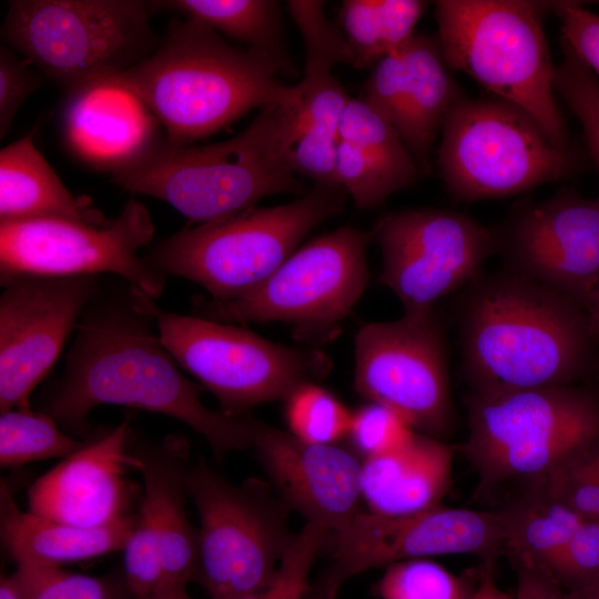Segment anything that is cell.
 <instances>
[{
  "instance_id": "cell-28",
  "label": "cell",
  "mask_w": 599,
  "mask_h": 599,
  "mask_svg": "<svg viewBox=\"0 0 599 599\" xmlns=\"http://www.w3.org/2000/svg\"><path fill=\"white\" fill-rule=\"evenodd\" d=\"M135 516L102 527L59 522L33 511L21 510L8 486L0 487V534L16 562L61 566L123 550Z\"/></svg>"
},
{
  "instance_id": "cell-37",
  "label": "cell",
  "mask_w": 599,
  "mask_h": 599,
  "mask_svg": "<svg viewBox=\"0 0 599 599\" xmlns=\"http://www.w3.org/2000/svg\"><path fill=\"white\" fill-rule=\"evenodd\" d=\"M331 536L326 528L306 522L285 551L272 580L241 599H305L312 567L328 547Z\"/></svg>"
},
{
  "instance_id": "cell-12",
  "label": "cell",
  "mask_w": 599,
  "mask_h": 599,
  "mask_svg": "<svg viewBox=\"0 0 599 599\" xmlns=\"http://www.w3.org/2000/svg\"><path fill=\"white\" fill-rule=\"evenodd\" d=\"M438 165L447 191L473 202L559 181L573 174L579 162L516 105L464 98L441 129Z\"/></svg>"
},
{
  "instance_id": "cell-46",
  "label": "cell",
  "mask_w": 599,
  "mask_h": 599,
  "mask_svg": "<svg viewBox=\"0 0 599 599\" xmlns=\"http://www.w3.org/2000/svg\"><path fill=\"white\" fill-rule=\"evenodd\" d=\"M587 315L592 337L599 343V276L587 305Z\"/></svg>"
},
{
  "instance_id": "cell-6",
  "label": "cell",
  "mask_w": 599,
  "mask_h": 599,
  "mask_svg": "<svg viewBox=\"0 0 599 599\" xmlns=\"http://www.w3.org/2000/svg\"><path fill=\"white\" fill-rule=\"evenodd\" d=\"M555 2L439 0L437 40L450 70L461 71L528 113L550 141L568 149V131L556 103L542 17Z\"/></svg>"
},
{
  "instance_id": "cell-10",
  "label": "cell",
  "mask_w": 599,
  "mask_h": 599,
  "mask_svg": "<svg viewBox=\"0 0 599 599\" xmlns=\"http://www.w3.org/2000/svg\"><path fill=\"white\" fill-rule=\"evenodd\" d=\"M368 235L343 226L297 248L263 283L230 301L202 300L200 316L221 323L283 322L294 337L334 341L368 281Z\"/></svg>"
},
{
  "instance_id": "cell-39",
  "label": "cell",
  "mask_w": 599,
  "mask_h": 599,
  "mask_svg": "<svg viewBox=\"0 0 599 599\" xmlns=\"http://www.w3.org/2000/svg\"><path fill=\"white\" fill-rule=\"evenodd\" d=\"M416 434L412 425L392 408L369 402L352 415L347 437L364 458L396 451Z\"/></svg>"
},
{
  "instance_id": "cell-23",
  "label": "cell",
  "mask_w": 599,
  "mask_h": 599,
  "mask_svg": "<svg viewBox=\"0 0 599 599\" xmlns=\"http://www.w3.org/2000/svg\"><path fill=\"white\" fill-rule=\"evenodd\" d=\"M160 122L131 92L98 83L67 95L62 130L70 151L111 174L145 155L161 139Z\"/></svg>"
},
{
  "instance_id": "cell-2",
  "label": "cell",
  "mask_w": 599,
  "mask_h": 599,
  "mask_svg": "<svg viewBox=\"0 0 599 599\" xmlns=\"http://www.w3.org/2000/svg\"><path fill=\"white\" fill-rule=\"evenodd\" d=\"M463 370L473 389L573 385L597 367L577 301L509 270L468 284L459 306Z\"/></svg>"
},
{
  "instance_id": "cell-26",
  "label": "cell",
  "mask_w": 599,
  "mask_h": 599,
  "mask_svg": "<svg viewBox=\"0 0 599 599\" xmlns=\"http://www.w3.org/2000/svg\"><path fill=\"white\" fill-rule=\"evenodd\" d=\"M339 59L327 52L305 51L300 98L283 105L281 141L284 159L295 174L315 184L336 185L335 155L339 126L351 97L332 73Z\"/></svg>"
},
{
  "instance_id": "cell-15",
  "label": "cell",
  "mask_w": 599,
  "mask_h": 599,
  "mask_svg": "<svg viewBox=\"0 0 599 599\" xmlns=\"http://www.w3.org/2000/svg\"><path fill=\"white\" fill-rule=\"evenodd\" d=\"M354 387L422 434L446 436L454 408L445 335L434 309L363 325L355 336Z\"/></svg>"
},
{
  "instance_id": "cell-36",
  "label": "cell",
  "mask_w": 599,
  "mask_h": 599,
  "mask_svg": "<svg viewBox=\"0 0 599 599\" xmlns=\"http://www.w3.org/2000/svg\"><path fill=\"white\" fill-rule=\"evenodd\" d=\"M529 485L548 498L599 522V441L549 476Z\"/></svg>"
},
{
  "instance_id": "cell-35",
  "label": "cell",
  "mask_w": 599,
  "mask_h": 599,
  "mask_svg": "<svg viewBox=\"0 0 599 599\" xmlns=\"http://www.w3.org/2000/svg\"><path fill=\"white\" fill-rule=\"evenodd\" d=\"M23 599H125L130 595L122 582L62 570L59 566L18 562L11 575ZM133 599V598H132Z\"/></svg>"
},
{
  "instance_id": "cell-40",
  "label": "cell",
  "mask_w": 599,
  "mask_h": 599,
  "mask_svg": "<svg viewBox=\"0 0 599 599\" xmlns=\"http://www.w3.org/2000/svg\"><path fill=\"white\" fill-rule=\"evenodd\" d=\"M123 552V579L133 599L148 597L166 581L159 536L140 511Z\"/></svg>"
},
{
  "instance_id": "cell-30",
  "label": "cell",
  "mask_w": 599,
  "mask_h": 599,
  "mask_svg": "<svg viewBox=\"0 0 599 599\" xmlns=\"http://www.w3.org/2000/svg\"><path fill=\"white\" fill-rule=\"evenodd\" d=\"M156 12L169 11L203 23L271 60L278 70L288 59L280 2L273 0H159Z\"/></svg>"
},
{
  "instance_id": "cell-20",
  "label": "cell",
  "mask_w": 599,
  "mask_h": 599,
  "mask_svg": "<svg viewBox=\"0 0 599 599\" xmlns=\"http://www.w3.org/2000/svg\"><path fill=\"white\" fill-rule=\"evenodd\" d=\"M437 38L416 34L373 68L364 94L396 130L420 173L451 110L464 99Z\"/></svg>"
},
{
  "instance_id": "cell-9",
  "label": "cell",
  "mask_w": 599,
  "mask_h": 599,
  "mask_svg": "<svg viewBox=\"0 0 599 599\" xmlns=\"http://www.w3.org/2000/svg\"><path fill=\"white\" fill-rule=\"evenodd\" d=\"M129 288L134 307L153 321L167 352L217 398L224 414L242 416L256 405L285 399L297 386L322 379L332 369L322 351L285 346L229 323L170 313Z\"/></svg>"
},
{
  "instance_id": "cell-41",
  "label": "cell",
  "mask_w": 599,
  "mask_h": 599,
  "mask_svg": "<svg viewBox=\"0 0 599 599\" xmlns=\"http://www.w3.org/2000/svg\"><path fill=\"white\" fill-rule=\"evenodd\" d=\"M20 59L11 48H0V139L3 140L23 102L44 85L47 78Z\"/></svg>"
},
{
  "instance_id": "cell-45",
  "label": "cell",
  "mask_w": 599,
  "mask_h": 599,
  "mask_svg": "<svg viewBox=\"0 0 599 599\" xmlns=\"http://www.w3.org/2000/svg\"><path fill=\"white\" fill-rule=\"evenodd\" d=\"M143 599H193L186 591V585L165 581L154 592Z\"/></svg>"
},
{
  "instance_id": "cell-18",
  "label": "cell",
  "mask_w": 599,
  "mask_h": 599,
  "mask_svg": "<svg viewBox=\"0 0 599 599\" xmlns=\"http://www.w3.org/2000/svg\"><path fill=\"white\" fill-rule=\"evenodd\" d=\"M496 232L506 270L587 308L599 276V197L561 192L519 209Z\"/></svg>"
},
{
  "instance_id": "cell-21",
  "label": "cell",
  "mask_w": 599,
  "mask_h": 599,
  "mask_svg": "<svg viewBox=\"0 0 599 599\" xmlns=\"http://www.w3.org/2000/svg\"><path fill=\"white\" fill-rule=\"evenodd\" d=\"M130 434L123 422L63 458L30 486L29 510L80 527L108 526L130 516L126 473L138 468Z\"/></svg>"
},
{
  "instance_id": "cell-38",
  "label": "cell",
  "mask_w": 599,
  "mask_h": 599,
  "mask_svg": "<svg viewBox=\"0 0 599 599\" xmlns=\"http://www.w3.org/2000/svg\"><path fill=\"white\" fill-rule=\"evenodd\" d=\"M564 60L555 68L554 88L581 123L599 171V79L561 42Z\"/></svg>"
},
{
  "instance_id": "cell-5",
  "label": "cell",
  "mask_w": 599,
  "mask_h": 599,
  "mask_svg": "<svg viewBox=\"0 0 599 599\" xmlns=\"http://www.w3.org/2000/svg\"><path fill=\"white\" fill-rule=\"evenodd\" d=\"M466 406L464 451L480 493L539 481L599 441V395L583 387L479 388Z\"/></svg>"
},
{
  "instance_id": "cell-31",
  "label": "cell",
  "mask_w": 599,
  "mask_h": 599,
  "mask_svg": "<svg viewBox=\"0 0 599 599\" xmlns=\"http://www.w3.org/2000/svg\"><path fill=\"white\" fill-rule=\"evenodd\" d=\"M419 0H345L341 30L349 47L352 67L364 69L406 44L426 9Z\"/></svg>"
},
{
  "instance_id": "cell-13",
  "label": "cell",
  "mask_w": 599,
  "mask_h": 599,
  "mask_svg": "<svg viewBox=\"0 0 599 599\" xmlns=\"http://www.w3.org/2000/svg\"><path fill=\"white\" fill-rule=\"evenodd\" d=\"M154 224L148 209L130 199L103 225L39 219L0 223V275L89 276L114 273L151 298L165 276L151 268L139 251L151 243Z\"/></svg>"
},
{
  "instance_id": "cell-8",
  "label": "cell",
  "mask_w": 599,
  "mask_h": 599,
  "mask_svg": "<svg viewBox=\"0 0 599 599\" xmlns=\"http://www.w3.org/2000/svg\"><path fill=\"white\" fill-rule=\"evenodd\" d=\"M155 12L145 0H11L1 39L68 95L150 55Z\"/></svg>"
},
{
  "instance_id": "cell-25",
  "label": "cell",
  "mask_w": 599,
  "mask_h": 599,
  "mask_svg": "<svg viewBox=\"0 0 599 599\" xmlns=\"http://www.w3.org/2000/svg\"><path fill=\"white\" fill-rule=\"evenodd\" d=\"M419 173L394 126L365 100L351 98L339 126L335 180L355 205L376 209Z\"/></svg>"
},
{
  "instance_id": "cell-42",
  "label": "cell",
  "mask_w": 599,
  "mask_h": 599,
  "mask_svg": "<svg viewBox=\"0 0 599 599\" xmlns=\"http://www.w3.org/2000/svg\"><path fill=\"white\" fill-rule=\"evenodd\" d=\"M554 11L561 21V42L599 79V14L570 1L555 2Z\"/></svg>"
},
{
  "instance_id": "cell-17",
  "label": "cell",
  "mask_w": 599,
  "mask_h": 599,
  "mask_svg": "<svg viewBox=\"0 0 599 599\" xmlns=\"http://www.w3.org/2000/svg\"><path fill=\"white\" fill-rule=\"evenodd\" d=\"M1 285L0 413L30 407L31 392L78 327L99 276L18 275Z\"/></svg>"
},
{
  "instance_id": "cell-4",
  "label": "cell",
  "mask_w": 599,
  "mask_h": 599,
  "mask_svg": "<svg viewBox=\"0 0 599 599\" xmlns=\"http://www.w3.org/2000/svg\"><path fill=\"white\" fill-rule=\"evenodd\" d=\"M283 105L260 109L238 134L206 145L161 139L130 166L111 174L132 193L169 203L193 223H210L254 207L261 199L300 193L282 151Z\"/></svg>"
},
{
  "instance_id": "cell-7",
  "label": "cell",
  "mask_w": 599,
  "mask_h": 599,
  "mask_svg": "<svg viewBox=\"0 0 599 599\" xmlns=\"http://www.w3.org/2000/svg\"><path fill=\"white\" fill-rule=\"evenodd\" d=\"M345 201L342 187L315 184L291 203L184 227L142 257L164 276L201 285L212 300H234L273 274L312 230L344 210Z\"/></svg>"
},
{
  "instance_id": "cell-19",
  "label": "cell",
  "mask_w": 599,
  "mask_h": 599,
  "mask_svg": "<svg viewBox=\"0 0 599 599\" xmlns=\"http://www.w3.org/2000/svg\"><path fill=\"white\" fill-rule=\"evenodd\" d=\"M253 445L272 487L290 509L331 532L361 510L362 460L335 444H312L252 417Z\"/></svg>"
},
{
  "instance_id": "cell-33",
  "label": "cell",
  "mask_w": 599,
  "mask_h": 599,
  "mask_svg": "<svg viewBox=\"0 0 599 599\" xmlns=\"http://www.w3.org/2000/svg\"><path fill=\"white\" fill-rule=\"evenodd\" d=\"M291 434L312 444H335L347 437L353 412L315 382L297 386L285 399Z\"/></svg>"
},
{
  "instance_id": "cell-27",
  "label": "cell",
  "mask_w": 599,
  "mask_h": 599,
  "mask_svg": "<svg viewBox=\"0 0 599 599\" xmlns=\"http://www.w3.org/2000/svg\"><path fill=\"white\" fill-rule=\"evenodd\" d=\"M454 447L416 433L403 448L362 460V498L368 511L390 517L440 506L451 483Z\"/></svg>"
},
{
  "instance_id": "cell-43",
  "label": "cell",
  "mask_w": 599,
  "mask_h": 599,
  "mask_svg": "<svg viewBox=\"0 0 599 599\" xmlns=\"http://www.w3.org/2000/svg\"><path fill=\"white\" fill-rule=\"evenodd\" d=\"M517 583L515 599H569L567 591L526 560L512 558Z\"/></svg>"
},
{
  "instance_id": "cell-44",
  "label": "cell",
  "mask_w": 599,
  "mask_h": 599,
  "mask_svg": "<svg viewBox=\"0 0 599 599\" xmlns=\"http://www.w3.org/2000/svg\"><path fill=\"white\" fill-rule=\"evenodd\" d=\"M495 561H483L478 581L469 599H515L514 595L500 589L494 579Z\"/></svg>"
},
{
  "instance_id": "cell-49",
  "label": "cell",
  "mask_w": 599,
  "mask_h": 599,
  "mask_svg": "<svg viewBox=\"0 0 599 599\" xmlns=\"http://www.w3.org/2000/svg\"><path fill=\"white\" fill-rule=\"evenodd\" d=\"M597 367H599V357H598V362H597Z\"/></svg>"
},
{
  "instance_id": "cell-24",
  "label": "cell",
  "mask_w": 599,
  "mask_h": 599,
  "mask_svg": "<svg viewBox=\"0 0 599 599\" xmlns=\"http://www.w3.org/2000/svg\"><path fill=\"white\" fill-rule=\"evenodd\" d=\"M143 479L139 511L156 531L166 581L199 580V532L185 510L190 445L181 435L142 441L131 448Z\"/></svg>"
},
{
  "instance_id": "cell-32",
  "label": "cell",
  "mask_w": 599,
  "mask_h": 599,
  "mask_svg": "<svg viewBox=\"0 0 599 599\" xmlns=\"http://www.w3.org/2000/svg\"><path fill=\"white\" fill-rule=\"evenodd\" d=\"M0 414V464L3 468L51 458L63 459L84 444L43 412H33L29 407Z\"/></svg>"
},
{
  "instance_id": "cell-1",
  "label": "cell",
  "mask_w": 599,
  "mask_h": 599,
  "mask_svg": "<svg viewBox=\"0 0 599 599\" xmlns=\"http://www.w3.org/2000/svg\"><path fill=\"white\" fill-rule=\"evenodd\" d=\"M89 307L63 375L42 407L63 430L82 435L89 413L109 404L176 418L203 436L220 458L252 447V416L209 408L201 400L202 386L182 373L130 294L124 302Z\"/></svg>"
},
{
  "instance_id": "cell-47",
  "label": "cell",
  "mask_w": 599,
  "mask_h": 599,
  "mask_svg": "<svg viewBox=\"0 0 599 599\" xmlns=\"http://www.w3.org/2000/svg\"><path fill=\"white\" fill-rule=\"evenodd\" d=\"M0 599H23L12 576L1 577Z\"/></svg>"
},
{
  "instance_id": "cell-14",
  "label": "cell",
  "mask_w": 599,
  "mask_h": 599,
  "mask_svg": "<svg viewBox=\"0 0 599 599\" xmlns=\"http://www.w3.org/2000/svg\"><path fill=\"white\" fill-rule=\"evenodd\" d=\"M506 538L501 509L440 505L402 517L359 511L343 529L332 532L329 565L309 583L305 599H336L356 575L408 559L470 554L495 561L506 552Z\"/></svg>"
},
{
  "instance_id": "cell-16",
  "label": "cell",
  "mask_w": 599,
  "mask_h": 599,
  "mask_svg": "<svg viewBox=\"0 0 599 599\" xmlns=\"http://www.w3.org/2000/svg\"><path fill=\"white\" fill-rule=\"evenodd\" d=\"M383 256L379 282L404 313L434 309L448 293L474 281L497 252V232L449 210L390 212L374 226Z\"/></svg>"
},
{
  "instance_id": "cell-48",
  "label": "cell",
  "mask_w": 599,
  "mask_h": 599,
  "mask_svg": "<svg viewBox=\"0 0 599 599\" xmlns=\"http://www.w3.org/2000/svg\"><path fill=\"white\" fill-rule=\"evenodd\" d=\"M567 593L569 599H599V586Z\"/></svg>"
},
{
  "instance_id": "cell-3",
  "label": "cell",
  "mask_w": 599,
  "mask_h": 599,
  "mask_svg": "<svg viewBox=\"0 0 599 599\" xmlns=\"http://www.w3.org/2000/svg\"><path fill=\"white\" fill-rule=\"evenodd\" d=\"M278 71L267 58L236 48L203 23L182 18L170 21L150 55L98 83L134 94L164 128L166 141L186 145L253 109L296 103L297 84L281 83Z\"/></svg>"
},
{
  "instance_id": "cell-29",
  "label": "cell",
  "mask_w": 599,
  "mask_h": 599,
  "mask_svg": "<svg viewBox=\"0 0 599 599\" xmlns=\"http://www.w3.org/2000/svg\"><path fill=\"white\" fill-rule=\"evenodd\" d=\"M57 219L103 225V213L74 196L34 144V131L0 151V223Z\"/></svg>"
},
{
  "instance_id": "cell-34",
  "label": "cell",
  "mask_w": 599,
  "mask_h": 599,
  "mask_svg": "<svg viewBox=\"0 0 599 599\" xmlns=\"http://www.w3.org/2000/svg\"><path fill=\"white\" fill-rule=\"evenodd\" d=\"M475 586L427 558L408 559L386 567L375 585L379 599H469Z\"/></svg>"
},
{
  "instance_id": "cell-22",
  "label": "cell",
  "mask_w": 599,
  "mask_h": 599,
  "mask_svg": "<svg viewBox=\"0 0 599 599\" xmlns=\"http://www.w3.org/2000/svg\"><path fill=\"white\" fill-rule=\"evenodd\" d=\"M501 510L511 558L528 561L567 592L599 586V522L535 488Z\"/></svg>"
},
{
  "instance_id": "cell-11",
  "label": "cell",
  "mask_w": 599,
  "mask_h": 599,
  "mask_svg": "<svg viewBox=\"0 0 599 599\" xmlns=\"http://www.w3.org/2000/svg\"><path fill=\"white\" fill-rule=\"evenodd\" d=\"M185 486L200 519L197 582L211 599L263 589L295 537L291 509L266 481L233 485L203 458L189 465Z\"/></svg>"
}]
</instances>
